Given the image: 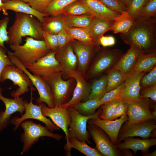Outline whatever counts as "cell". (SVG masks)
Here are the masks:
<instances>
[{
    "mask_svg": "<svg viewBox=\"0 0 156 156\" xmlns=\"http://www.w3.org/2000/svg\"><path fill=\"white\" fill-rule=\"evenodd\" d=\"M120 36L125 43L142 53L156 51V19L134 21L129 31Z\"/></svg>",
    "mask_w": 156,
    "mask_h": 156,
    "instance_id": "1",
    "label": "cell"
},
{
    "mask_svg": "<svg viewBox=\"0 0 156 156\" xmlns=\"http://www.w3.org/2000/svg\"><path fill=\"white\" fill-rule=\"evenodd\" d=\"M41 23L34 16L21 12L16 13L13 25L8 31L10 45L21 44L23 38L29 36L38 40H43Z\"/></svg>",
    "mask_w": 156,
    "mask_h": 156,
    "instance_id": "2",
    "label": "cell"
},
{
    "mask_svg": "<svg viewBox=\"0 0 156 156\" xmlns=\"http://www.w3.org/2000/svg\"><path fill=\"white\" fill-rule=\"evenodd\" d=\"M23 45H10L13 54L25 68L35 63L51 51L44 40H38L27 37Z\"/></svg>",
    "mask_w": 156,
    "mask_h": 156,
    "instance_id": "3",
    "label": "cell"
},
{
    "mask_svg": "<svg viewBox=\"0 0 156 156\" xmlns=\"http://www.w3.org/2000/svg\"><path fill=\"white\" fill-rule=\"evenodd\" d=\"M20 126L23 130L20 135L21 140L23 144L21 155L29 151L41 137H49L58 141L62 137V135L53 133L46 126L31 120H27L22 122Z\"/></svg>",
    "mask_w": 156,
    "mask_h": 156,
    "instance_id": "4",
    "label": "cell"
},
{
    "mask_svg": "<svg viewBox=\"0 0 156 156\" xmlns=\"http://www.w3.org/2000/svg\"><path fill=\"white\" fill-rule=\"evenodd\" d=\"M7 54L14 66L21 69L27 74L31 81L33 86L37 90L39 97L36 100V102H42L47 105L49 108L55 106L53 93L47 81L42 77L34 75L25 68L19 59L12 52L6 50Z\"/></svg>",
    "mask_w": 156,
    "mask_h": 156,
    "instance_id": "5",
    "label": "cell"
},
{
    "mask_svg": "<svg viewBox=\"0 0 156 156\" xmlns=\"http://www.w3.org/2000/svg\"><path fill=\"white\" fill-rule=\"evenodd\" d=\"M7 79L12 81L13 85L18 86L15 90L10 93V96L13 98L20 97L28 92L29 90L31 92L36 90L27 75L15 66L7 65L4 68L1 75V83H3Z\"/></svg>",
    "mask_w": 156,
    "mask_h": 156,
    "instance_id": "6",
    "label": "cell"
},
{
    "mask_svg": "<svg viewBox=\"0 0 156 156\" xmlns=\"http://www.w3.org/2000/svg\"><path fill=\"white\" fill-rule=\"evenodd\" d=\"M67 108L71 117L70 127L68 129V141L70 138H73L79 141L87 142L91 144L88 139L90 135L87 130V123L89 119L99 116L101 112V108L99 109L93 114L84 116L80 114L72 106Z\"/></svg>",
    "mask_w": 156,
    "mask_h": 156,
    "instance_id": "7",
    "label": "cell"
},
{
    "mask_svg": "<svg viewBox=\"0 0 156 156\" xmlns=\"http://www.w3.org/2000/svg\"><path fill=\"white\" fill-rule=\"evenodd\" d=\"M100 50L88 70L87 77L89 78L96 77L112 68L123 54L119 49L105 48Z\"/></svg>",
    "mask_w": 156,
    "mask_h": 156,
    "instance_id": "8",
    "label": "cell"
},
{
    "mask_svg": "<svg viewBox=\"0 0 156 156\" xmlns=\"http://www.w3.org/2000/svg\"><path fill=\"white\" fill-rule=\"evenodd\" d=\"M56 51H51L26 68L34 75L45 80L60 74H63V68L55 57Z\"/></svg>",
    "mask_w": 156,
    "mask_h": 156,
    "instance_id": "9",
    "label": "cell"
},
{
    "mask_svg": "<svg viewBox=\"0 0 156 156\" xmlns=\"http://www.w3.org/2000/svg\"><path fill=\"white\" fill-rule=\"evenodd\" d=\"M37 103L40 106L43 114L45 116L50 118L55 125L63 131L66 140V143L64 146L66 155L71 156L68 140V127L71 122V117L68 108L60 106H55L53 108H51L44 103L38 102Z\"/></svg>",
    "mask_w": 156,
    "mask_h": 156,
    "instance_id": "10",
    "label": "cell"
},
{
    "mask_svg": "<svg viewBox=\"0 0 156 156\" xmlns=\"http://www.w3.org/2000/svg\"><path fill=\"white\" fill-rule=\"evenodd\" d=\"M32 92H31V99L29 103L27 100H24L25 111L23 114L20 117L16 116L10 120V123L14 126L13 130L16 131L22 122L31 119H36L43 123L46 125V127L52 132L55 130H59L60 128L43 114L40 106L38 105H35L33 103Z\"/></svg>",
    "mask_w": 156,
    "mask_h": 156,
    "instance_id": "11",
    "label": "cell"
},
{
    "mask_svg": "<svg viewBox=\"0 0 156 156\" xmlns=\"http://www.w3.org/2000/svg\"><path fill=\"white\" fill-rule=\"evenodd\" d=\"M88 125L89 133L95 143L96 149L102 156H123L122 151L102 129L95 124Z\"/></svg>",
    "mask_w": 156,
    "mask_h": 156,
    "instance_id": "12",
    "label": "cell"
},
{
    "mask_svg": "<svg viewBox=\"0 0 156 156\" xmlns=\"http://www.w3.org/2000/svg\"><path fill=\"white\" fill-rule=\"evenodd\" d=\"M156 128V120L154 119L132 124H128L126 121L120 130L117 144L128 137L138 136L143 139H148Z\"/></svg>",
    "mask_w": 156,
    "mask_h": 156,
    "instance_id": "13",
    "label": "cell"
},
{
    "mask_svg": "<svg viewBox=\"0 0 156 156\" xmlns=\"http://www.w3.org/2000/svg\"><path fill=\"white\" fill-rule=\"evenodd\" d=\"M145 74L131 71L122 84L121 89L115 99L127 102L137 100L141 98L140 81Z\"/></svg>",
    "mask_w": 156,
    "mask_h": 156,
    "instance_id": "14",
    "label": "cell"
},
{
    "mask_svg": "<svg viewBox=\"0 0 156 156\" xmlns=\"http://www.w3.org/2000/svg\"><path fill=\"white\" fill-rule=\"evenodd\" d=\"M126 122L128 124L143 122L149 120L155 119L152 115L148 98L141 97L138 100L128 102Z\"/></svg>",
    "mask_w": 156,
    "mask_h": 156,
    "instance_id": "15",
    "label": "cell"
},
{
    "mask_svg": "<svg viewBox=\"0 0 156 156\" xmlns=\"http://www.w3.org/2000/svg\"><path fill=\"white\" fill-rule=\"evenodd\" d=\"M62 75L60 74L45 80L51 90L55 106L60 107L66 103L73 95L70 90L71 80H64Z\"/></svg>",
    "mask_w": 156,
    "mask_h": 156,
    "instance_id": "16",
    "label": "cell"
},
{
    "mask_svg": "<svg viewBox=\"0 0 156 156\" xmlns=\"http://www.w3.org/2000/svg\"><path fill=\"white\" fill-rule=\"evenodd\" d=\"M67 77L74 78L76 84L71 99L61 107H67L87 100L91 91V85L85 79L81 73L76 69L69 70Z\"/></svg>",
    "mask_w": 156,
    "mask_h": 156,
    "instance_id": "17",
    "label": "cell"
},
{
    "mask_svg": "<svg viewBox=\"0 0 156 156\" xmlns=\"http://www.w3.org/2000/svg\"><path fill=\"white\" fill-rule=\"evenodd\" d=\"M70 42L77 58L78 70L85 77L92 57L99 49V45H86L75 40Z\"/></svg>",
    "mask_w": 156,
    "mask_h": 156,
    "instance_id": "18",
    "label": "cell"
},
{
    "mask_svg": "<svg viewBox=\"0 0 156 156\" xmlns=\"http://www.w3.org/2000/svg\"><path fill=\"white\" fill-rule=\"evenodd\" d=\"M23 97L10 99L6 97L0 93V100L4 104L5 109L0 112V132L8 126L10 123L12 115L18 112L21 115L24 113L25 109L24 105Z\"/></svg>",
    "mask_w": 156,
    "mask_h": 156,
    "instance_id": "19",
    "label": "cell"
},
{
    "mask_svg": "<svg viewBox=\"0 0 156 156\" xmlns=\"http://www.w3.org/2000/svg\"><path fill=\"white\" fill-rule=\"evenodd\" d=\"M128 116L126 113L120 118L114 120L101 119L99 116L89 119L88 124H94L102 129L115 144H117V138L120 128L125 122L127 120Z\"/></svg>",
    "mask_w": 156,
    "mask_h": 156,
    "instance_id": "20",
    "label": "cell"
},
{
    "mask_svg": "<svg viewBox=\"0 0 156 156\" xmlns=\"http://www.w3.org/2000/svg\"><path fill=\"white\" fill-rule=\"evenodd\" d=\"M55 57L63 68V74L67 77L68 71L76 69L78 65L77 58L70 42L58 49Z\"/></svg>",
    "mask_w": 156,
    "mask_h": 156,
    "instance_id": "21",
    "label": "cell"
},
{
    "mask_svg": "<svg viewBox=\"0 0 156 156\" xmlns=\"http://www.w3.org/2000/svg\"><path fill=\"white\" fill-rule=\"evenodd\" d=\"M141 53L140 51L133 46L125 53H123L112 68L117 69L122 73L127 75L133 70L138 58Z\"/></svg>",
    "mask_w": 156,
    "mask_h": 156,
    "instance_id": "22",
    "label": "cell"
},
{
    "mask_svg": "<svg viewBox=\"0 0 156 156\" xmlns=\"http://www.w3.org/2000/svg\"><path fill=\"white\" fill-rule=\"evenodd\" d=\"M123 140L124 142H120L116 144L117 148L120 150L124 149H129L132 150L134 153L141 151V154L148 152L150 148L156 144V139H139L132 137H128Z\"/></svg>",
    "mask_w": 156,
    "mask_h": 156,
    "instance_id": "23",
    "label": "cell"
},
{
    "mask_svg": "<svg viewBox=\"0 0 156 156\" xmlns=\"http://www.w3.org/2000/svg\"><path fill=\"white\" fill-rule=\"evenodd\" d=\"M80 0L89 7L95 18L113 21L120 13L110 9L99 0Z\"/></svg>",
    "mask_w": 156,
    "mask_h": 156,
    "instance_id": "24",
    "label": "cell"
},
{
    "mask_svg": "<svg viewBox=\"0 0 156 156\" xmlns=\"http://www.w3.org/2000/svg\"><path fill=\"white\" fill-rule=\"evenodd\" d=\"M3 3V14L7 15V10H11L16 13L21 12L31 15L38 19L40 22L47 14L40 12L32 8L28 3L21 0H10Z\"/></svg>",
    "mask_w": 156,
    "mask_h": 156,
    "instance_id": "25",
    "label": "cell"
},
{
    "mask_svg": "<svg viewBox=\"0 0 156 156\" xmlns=\"http://www.w3.org/2000/svg\"><path fill=\"white\" fill-rule=\"evenodd\" d=\"M40 23L42 30L52 34L57 35L68 27L65 16L62 14L46 16Z\"/></svg>",
    "mask_w": 156,
    "mask_h": 156,
    "instance_id": "26",
    "label": "cell"
},
{
    "mask_svg": "<svg viewBox=\"0 0 156 156\" xmlns=\"http://www.w3.org/2000/svg\"><path fill=\"white\" fill-rule=\"evenodd\" d=\"M113 21L95 18L87 28L96 44H99L100 38L109 31H112Z\"/></svg>",
    "mask_w": 156,
    "mask_h": 156,
    "instance_id": "27",
    "label": "cell"
},
{
    "mask_svg": "<svg viewBox=\"0 0 156 156\" xmlns=\"http://www.w3.org/2000/svg\"><path fill=\"white\" fill-rule=\"evenodd\" d=\"M156 65V51L148 53H141L132 72L138 73L149 72Z\"/></svg>",
    "mask_w": 156,
    "mask_h": 156,
    "instance_id": "28",
    "label": "cell"
},
{
    "mask_svg": "<svg viewBox=\"0 0 156 156\" xmlns=\"http://www.w3.org/2000/svg\"><path fill=\"white\" fill-rule=\"evenodd\" d=\"M134 22V19L127 11L121 13L113 21L112 31L114 34H125L130 29Z\"/></svg>",
    "mask_w": 156,
    "mask_h": 156,
    "instance_id": "29",
    "label": "cell"
},
{
    "mask_svg": "<svg viewBox=\"0 0 156 156\" xmlns=\"http://www.w3.org/2000/svg\"><path fill=\"white\" fill-rule=\"evenodd\" d=\"M68 27L87 28L95 17L90 14L65 15Z\"/></svg>",
    "mask_w": 156,
    "mask_h": 156,
    "instance_id": "30",
    "label": "cell"
},
{
    "mask_svg": "<svg viewBox=\"0 0 156 156\" xmlns=\"http://www.w3.org/2000/svg\"><path fill=\"white\" fill-rule=\"evenodd\" d=\"M66 29L73 40H77L87 45L96 44L87 28L67 27Z\"/></svg>",
    "mask_w": 156,
    "mask_h": 156,
    "instance_id": "31",
    "label": "cell"
},
{
    "mask_svg": "<svg viewBox=\"0 0 156 156\" xmlns=\"http://www.w3.org/2000/svg\"><path fill=\"white\" fill-rule=\"evenodd\" d=\"M107 92L121 85L126 79L128 75L112 68L107 70Z\"/></svg>",
    "mask_w": 156,
    "mask_h": 156,
    "instance_id": "32",
    "label": "cell"
},
{
    "mask_svg": "<svg viewBox=\"0 0 156 156\" xmlns=\"http://www.w3.org/2000/svg\"><path fill=\"white\" fill-rule=\"evenodd\" d=\"M106 75L94 80L91 86L90 94L87 99H99L107 92Z\"/></svg>",
    "mask_w": 156,
    "mask_h": 156,
    "instance_id": "33",
    "label": "cell"
},
{
    "mask_svg": "<svg viewBox=\"0 0 156 156\" xmlns=\"http://www.w3.org/2000/svg\"><path fill=\"white\" fill-rule=\"evenodd\" d=\"M86 14H90L94 16L92 12L89 7L80 0L75 1L68 5L63 10L61 13L64 15H79Z\"/></svg>",
    "mask_w": 156,
    "mask_h": 156,
    "instance_id": "34",
    "label": "cell"
},
{
    "mask_svg": "<svg viewBox=\"0 0 156 156\" xmlns=\"http://www.w3.org/2000/svg\"><path fill=\"white\" fill-rule=\"evenodd\" d=\"M99 99H89L72 106L81 115L88 116L94 114L101 106Z\"/></svg>",
    "mask_w": 156,
    "mask_h": 156,
    "instance_id": "35",
    "label": "cell"
},
{
    "mask_svg": "<svg viewBox=\"0 0 156 156\" xmlns=\"http://www.w3.org/2000/svg\"><path fill=\"white\" fill-rule=\"evenodd\" d=\"M156 0H149L134 18V21L156 19Z\"/></svg>",
    "mask_w": 156,
    "mask_h": 156,
    "instance_id": "36",
    "label": "cell"
},
{
    "mask_svg": "<svg viewBox=\"0 0 156 156\" xmlns=\"http://www.w3.org/2000/svg\"><path fill=\"white\" fill-rule=\"evenodd\" d=\"M69 149L73 148L86 156H102L96 148L89 146L86 142L79 141L75 138L69 140Z\"/></svg>",
    "mask_w": 156,
    "mask_h": 156,
    "instance_id": "37",
    "label": "cell"
},
{
    "mask_svg": "<svg viewBox=\"0 0 156 156\" xmlns=\"http://www.w3.org/2000/svg\"><path fill=\"white\" fill-rule=\"evenodd\" d=\"M77 0H53L43 12L47 16H56L61 14L63 10L73 2Z\"/></svg>",
    "mask_w": 156,
    "mask_h": 156,
    "instance_id": "38",
    "label": "cell"
},
{
    "mask_svg": "<svg viewBox=\"0 0 156 156\" xmlns=\"http://www.w3.org/2000/svg\"><path fill=\"white\" fill-rule=\"evenodd\" d=\"M120 101L114 99L101 105V112L99 117L101 119L109 120Z\"/></svg>",
    "mask_w": 156,
    "mask_h": 156,
    "instance_id": "39",
    "label": "cell"
},
{
    "mask_svg": "<svg viewBox=\"0 0 156 156\" xmlns=\"http://www.w3.org/2000/svg\"><path fill=\"white\" fill-rule=\"evenodd\" d=\"M42 37L47 48L51 51H57L58 49L57 35L51 34L43 30Z\"/></svg>",
    "mask_w": 156,
    "mask_h": 156,
    "instance_id": "40",
    "label": "cell"
},
{
    "mask_svg": "<svg viewBox=\"0 0 156 156\" xmlns=\"http://www.w3.org/2000/svg\"><path fill=\"white\" fill-rule=\"evenodd\" d=\"M148 72L140 79V84L141 88L156 85V66Z\"/></svg>",
    "mask_w": 156,
    "mask_h": 156,
    "instance_id": "41",
    "label": "cell"
},
{
    "mask_svg": "<svg viewBox=\"0 0 156 156\" xmlns=\"http://www.w3.org/2000/svg\"><path fill=\"white\" fill-rule=\"evenodd\" d=\"M149 0H132L127 9L129 15L133 19Z\"/></svg>",
    "mask_w": 156,
    "mask_h": 156,
    "instance_id": "42",
    "label": "cell"
},
{
    "mask_svg": "<svg viewBox=\"0 0 156 156\" xmlns=\"http://www.w3.org/2000/svg\"><path fill=\"white\" fill-rule=\"evenodd\" d=\"M9 21L8 16L0 19V46L4 48H5L4 43H6L9 39L7 28Z\"/></svg>",
    "mask_w": 156,
    "mask_h": 156,
    "instance_id": "43",
    "label": "cell"
},
{
    "mask_svg": "<svg viewBox=\"0 0 156 156\" xmlns=\"http://www.w3.org/2000/svg\"><path fill=\"white\" fill-rule=\"evenodd\" d=\"M7 65L15 66L7 55L6 49L0 46V93L1 94L3 93L0 84L1 75L4 68Z\"/></svg>",
    "mask_w": 156,
    "mask_h": 156,
    "instance_id": "44",
    "label": "cell"
},
{
    "mask_svg": "<svg viewBox=\"0 0 156 156\" xmlns=\"http://www.w3.org/2000/svg\"><path fill=\"white\" fill-rule=\"evenodd\" d=\"M27 3L33 9L43 13L53 0H28Z\"/></svg>",
    "mask_w": 156,
    "mask_h": 156,
    "instance_id": "45",
    "label": "cell"
},
{
    "mask_svg": "<svg viewBox=\"0 0 156 156\" xmlns=\"http://www.w3.org/2000/svg\"><path fill=\"white\" fill-rule=\"evenodd\" d=\"M110 9L121 13L127 11V8L118 0H99Z\"/></svg>",
    "mask_w": 156,
    "mask_h": 156,
    "instance_id": "46",
    "label": "cell"
},
{
    "mask_svg": "<svg viewBox=\"0 0 156 156\" xmlns=\"http://www.w3.org/2000/svg\"><path fill=\"white\" fill-rule=\"evenodd\" d=\"M128 104L127 102L121 101L109 120H114L116 119L127 113Z\"/></svg>",
    "mask_w": 156,
    "mask_h": 156,
    "instance_id": "47",
    "label": "cell"
},
{
    "mask_svg": "<svg viewBox=\"0 0 156 156\" xmlns=\"http://www.w3.org/2000/svg\"><path fill=\"white\" fill-rule=\"evenodd\" d=\"M140 94L141 97L150 98L156 102V85L141 88Z\"/></svg>",
    "mask_w": 156,
    "mask_h": 156,
    "instance_id": "48",
    "label": "cell"
},
{
    "mask_svg": "<svg viewBox=\"0 0 156 156\" xmlns=\"http://www.w3.org/2000/svg\"><path fill=\"white\" fill-rule=\"evenodd\" d=\"M57 35L58 49L61 48L68 43L73 40L70 36L66 29L60 31Z\"/></svg>",
    "mask_w": 156,
    "mask_h": 156,
    "instance_id": "49",
    "label": "cell"
},
{
    "mask_svg": "<svg viewBox=\"0 0 156 156\" xmlns=\"http://www.w3.org/2000/svg\"><path fill=\"white\" fill-rule=\"evenodd\" d=\"M122 84L115 89L107 92L102 98L99 99V101L101 105L115 99L121 89Z\"/></svg>",
    "mask_w": 156,
    "mask_h": 156,
    "instance_id": "50",
    "label": "cell"
},
{
    "mask_svg": "<svg viewBox=\"0 0 156 156\" xmlns=\"http://www.w3.org/2000/svg\"><path fill=\"white\" fill-rule=\"evenodd\" d=\"M108 47L113 46L116 43V40L112 36H107Z\"/></svg>",
    "mask_w": 156,
    "mask_h": 156,
    "instance_id": "51",
    "label": "cell"
},
{
    "mask_svg": "<svg viewBox=\"0 0 156 156\" xmlns=\"http://www.w3.org/2000/svg\"><path fill=\"white\" fill-rule=\"evenodd\" d=\"M123 155V156H133V153L129 149H124L121 150Z\"/></svg>",
    "mask_w": 156,
    "mask_h": 156,
    "instance_id": "52",
    "label": "cell"
},
{
    "mask_svg": "<svg viewBox=\"0 0 156 156\" xmlns=\"http://www.w3.org/2000/svg\"><path fill=\"white\" fill-rule=\"evenodd\" d=\"M128 9L132 0H118Z\"/></svg>",
    "mask_w": 156,
    "mask_h": 156,
    "instance_id": "53",
    "label": "cell"
},
{
    "mask_svg": "<svg viewBox=\"0 0 156 156\" xmlns=\"http://www.w3.org/2000/svg\"><path fill=\"white\" fill-rule=\"evenodd\" d=\"M142 155L144 156H156V151L155 150L153 152L149 153L148 152L146 153L141 154Z\"/></svg>",
    "mask_w": 156,
    "mask_h": 156,
    "instance_id": "54",
    "label": "cell"
},
{
    "mask_svg": "<svg viewBox=\"0 0 156 156\" xmlns=\"http://www.w3.org/2000/svg\"><path fill=\"white\" fill-rule=\"evenodd\" d=\"M3 3L2 1V0H0V11H2L3 12Z\"/></svg>",
    "mask_w": 156,
    "mask_h": 156,
    "instance_id": "55",
    "label": "cell"
},
{
    "mask_svg": "<svg viewBox=\"0 0 156 156\" xmlns=\"http://www.w3.org/2000/svg\"><path fill=\"white\" fill-rule=\"evenodd\" d=\"M9 0H2V1L3 3L6 1H9ZM21 0L27 3H28V0Z\"/></svg>",
    "mask_w": 156,
    "mask_h": 156,
    "instance_id": "56",
    "label": "cell"
}]
</instances>
